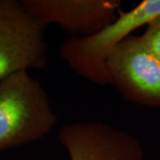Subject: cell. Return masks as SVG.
<instances>
[{
    "mask_svg": "<svg viewBox=\"0 0 160 160\" xmlns=\"http://www.w3.org/2000/svg\"><path fill=\"white\" fill-rule=\"evenodd\" d=\"M59 141L69 160H143L140 141L125 130L99 121L62 126Z\"/></svg>",
    "mask_w": 160,
    "mask_h": 160,
    "instance_id": "5",
    "label": "cell"
},
{
    "mask_svg": "<svg viewBox=\"0 0 160 160\" xmlns=\"http://www.w3.org/2000/svg\"><path fill=\"white\" fill-rule=\"evenodd\" d=\"M22 6L44 25L56 23L71 37H90L118 18L119 0H23Z\"/></svg>",
    "mask_w": 160,
    "mask_h": 160,
    "instance_id": "6",
    "label": "cell"
},
{
    "mask_svg": "<svg viewBox=\"0 0 160 160\" xmlns=\"http://www.w3.org/2000/svg\"><path fill=\"white\" fill-rule=\"evenodd\" d=\"M160 16V0H144L121 12L108 27L90 37H69L60 47L61 57L78 76L98 86H107L105 64L110 52L133 31Z\"/></svg>",
    "mask_w": 160,
    "mask_h": 160,
    "instance_id": "2",
    "label": "cell"
},
{
    "mask_svg": "<svg viewBox=\"0 0 160 160\" xmlns=\"http://www.w3.org/2000/svg\"><path fill=\"white\" fill-rule=\"evenodd\" d=\"M108 85L130 102L160 108V61L141 36L132 34L110 52L105 64Z\"/></svg>",
    "mask_w": 160,
    "mask_h": 160,
    "instance_id": "4",
    "label": "cell"
},
{
    "mask_svg": "<svg viewBox=\"0 0 160 160\" xmlns=\"http://www.w3.org/2000/svg\"><path fill=\"white\" fill-rule=\"evenodd\" d=\"M45 28L21 1L0 0V81L19 71L46 66Z\"/></svg>",
    "mask_w": 160,
    "mask_h": 160,
    "instance_id": "3",
    "label": "cell"
},
{
    "mask_svg": "<svg viewBox=\"0 0 160 160\" xmlns=\"http://www.w3.org/2000/svg\"><path fill=\"white\" fill-rule=\"evenodd\" d=\"M141 38L147 48L160 61V16L147 25Z\"/></svg>",
    "mask_w": 160,
    "mask_h": 160,
    "instance_id": "7",
    "label": "cell"
},
{
    "mask_svg": "<svg viewBox=\"0 0 160 160\" xmlns=\"http://www.w3.org/2000/svg\"><path fill=\"white\" fill-rule=\"evenodd\" d=\"M58 120L46 90L28 70L0 81V151L38 141Z\"/></svg>",
    "mask_w": 160,
    "mask_h": 160,
    "instance_id": "1",
    "label": "cell"
}]
</instances>
